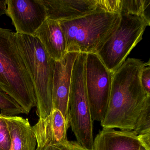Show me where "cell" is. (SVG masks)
Instances as JSON below:
<instances>
[{
  "instance_id": "obj_1",
  "label": "cell",
  "mask_w": 150,
  "mask_h": 150,
  "mask_svg": "<svg viewBox=\"0 0 150 150\" xmlns=\"http://www.w3.org/2000/svg\"><path fill=\"white\" fill-rule=\"evenodd\" d=\"M144 63L128 58L112 75L109 101L101 122L103 129H134L148 96L141 86L140 75Z\"/></svg>"
},
{
  "instance_id": "obj_2",
  "label": "cell",
  "mask_w": 150,
  "mask_h": 150,
  "mask_svg": "<svg viewBox=\"0 0 150 150\" xmlns=\"http://www.w3.org/2000/svg\"><path fill=\"white\" fill-rule=\"evenodd\" d=\"M0 88L28 114L37 107L34 85L16 41L15 32L0 28Z\"/></svg>"
},
{
  "instance_id": "obj_3",
  "label": "cell",
  "mask_w": 150,
  "mask_h": 150,
  "mask_svg": "<svg viewBox=\"0 0 150 150\" xmlns=\"http://www.w3.org/2000/svg\"><path fill=\"white\" fill-rule=\"evenodd\" d=\"M16 41L34 85L39 119L48 117L52 110V83L56 61L34 36L15 33Z\"/></svg>"
},
{
  "instance_id": "obj_4",
  "label": "cell",
  "mask_w": 150,
  "mask_h": 150,
  "mask_svg": "<svg viewBox=\"0 0 150 150\" xmlns=\"http://www.w3.org/2000/svg\"><path fill=\"white\" fill-rule=\"evenodd\" d=\"M119 13L99 9L87 15L59 21L66 40L67 52L97 53L118 25Z\"/></svg>"
},
{
  "instance_id": "obj_5",
  "label": "cell",
  "mask_w": 150,
  "mask_h": 150,
  "mask_svg": "<svg viewBox=\"0 0 150 150\" xmlns=\"http://www.w3.org/2000/svg\"><path fill=\"white\" fill-rule=\"evenodd\" d=\"M119 23L96 54L108 70L114 73L142 39L150 21L140 16L120 13Z\"/></svg>"
},
{
  "instance_id": "obj_6",
  "label": "cell",
  "mask_w": 150,
  "mask_h": 150,
  "mask_svg": "<svg viewBox=\"0 0 150 150\" xmlns=\"http://www.w3.org/2000/svg\"><path fill=\"white\" fill-rule=\"evenodd\" d=\"M86 53H79L73 68L69 100L70 125L77 142L93 150V120L86 88Z\"/></svg>"
},
{
  "instance_id": "obj_7",
  "label": "cell",
  "mask_w": 150,
  "mask_h": 150,
  "mask_svg": "<svg viewBox=\"0 0 150 150\" xmlns=\"http://www.w3.org/2000/svg\"><path fill=\"white\" fill-rule=\"evenodd\" d=\"M113 74L96 53L87 54L86 88L93 120L101 122L104 117L109 101Z\"/></svg>"
},
{
  "instance_id": "obj_8",
  "label": "cell",
  "mask_w": 150,
  "mask_h": 150,
  "mask_svg": "<svg viewBox=\"0 0 150 150\" xmlns=\"http://www.w3.org/2000/svg\"><path fill=\"white\" fill-rule=\"evenodd\" d=\"M16 33L34 36L47 18L42 0H7L6 13Z\"/></svg>"
},
{
  "instance_id": "obj_9",
  "label": "cell",
  "mask_w": 150,
  "mask_h": 150,
  "mask_svg": "<svg viewBox=\"0 0 150 150\" xmlns=\"http://www.w3.org/2000/svg\"><path fill=\"white\" fill-rule=\"evenodd\" d=\"M79 53L68 52L63 59L56 61L54 69L52 93V109L59 110L69 124V100L72 72Z\"/></svg>"
},
{
  "instance_id": "obj_10",
  "label": "cell",
  "mask_w": 150,
  "mask_h": 150,
  "mask_svg": "<svg viewBox=\"0 0 150 150\" xmlns=\"http://www.w3.org/2000/svg\"><path fill=\"white\" fill-rule=\"evenodd\" d=\"M46 8L47 18L69 21L92 13L99 9L96 0H42Z\"/></svg>"
},
{
  "instance_id": "obj_11",
  "label": "cell",
  "mask_w": 150,
  "mask_h": 150,
  "mask_svg": "<svg viewBox=\"0 0 150 150\" xmlns=\"http://www.w3.org/2000/svg\"><path fill=\"white\" fill-rule=\"evenodd\" d=\"M70 125L59 110L52 109L48 117L39 119L32 126L36 138L37 146H43L50 143L67 141V132Z\"/></svg>"
},
{
  "instance_id": "obj_12",
  "label": "cell",
  "mask_w": 150,
  "mask_h": 150,
  "mask_svg": "<svg viewBox=\"0 0 150 150\" xmlns=\"http://www.w3.org/2000/svg\"><path fill=\"white\" fill-rule=\"evenodd\" d=\"M34 37L40 41L48 54L55 61L62 60L67 54L66 40L59 22L47 18Z\"/></svg>"
},
{
  "instance_id": "obj_13",
  "label": "cell",
  "mask_w": 150,
  "mask_h": 150,
  "mask_svg": "<svg viewBox=\"0 0 150 150\" xmlns=\"http://www.w3.org/2000/svg\"><path fill=\"white\" fill-rule=\"evenodd\" d=\"M140 146L134 131L103 129L93 140V150H139Z\"/></svg>"
},
{
  "instance_id": "obj_14",
  "label": "cell",
  "mask_w": 150,
  "mask_h": 150,
  "mask_svg": "<svg viewBox=\"0 0 150 150\" xmlns=\"http://www.w3.org/2000/svg\"><path fill=\"white\" fill-rule=\"evenodd\" d=\"M6 118L11 136L10 150H36V138L28 119L17 116Z\"/></svg>"
},
{
  "instance_id": "obj_15",
  "label": "cell",
  "mask_w": 150,
  "mask_h": 150,
  "mask_svg": "<svg viewBox=\"0 0 150 150\" xmlns=\"http://www.w3.org/2000/svg\"><path fill=\"white\" fill-rule=\"evenodd\" d=\"M150 1L121 0L120 13L140 16L150 21Z\"/></svg>"
},
{
  "instance_id": "obj_16",
  "label": "cell",
  "mask_w": 150,
  "mask_h": 150,
  "mask_svg": "<svg viewBox=\"0 0 150 150\" xmlns=\"http://www.w3.org/2000/svg\"><path fill=\"white\" fill-rule=\"evenodd\" d=\"M133 131L137 135L150 132V96L146 99Z\"/></svg>"
},
{
  "instance_id": "obj_17",
  "label": "cell",
  "mask_w": 150,
  "mask_h": 150,
  "mask_svg": "<svg viewBox=\"0 0 150 150\" xmlns=\"http://www.w3.org/2000/svg\"><path fill=\"white\" fill-rule=\"evenodd\" d=\"M0 110L1 115L12 116L24 114L22 108L11 96L0 88Z\"/></svg>"
},
{
  "instance_id": "obj_18",
  "label": "cell",
  "mask_w": 150,
  "mask_h": 150,
  "mask_svg": "<svg viewBox=\"0 0 150 150\" xmlns=\"http://www.w3.org/2000/svg\"><path fill=\"white\" fill-rule=\"evenodd\" d=\"M36 150H88L81 146L77 142L65 141L50 143L43 146H37Z\"/></svg>"
},
{
  "instance_id": "obj_19",
  "label": "cell",
  "mask_w": 150,
  "mask_h": 150,
  "mask_svg": "<svg viewBox=\"0 0 150 150\" xmlns=\"http://www.w3.org/2000/svg\"><path fill=\"white\" fill-rule=\"evenodd\" d=\"M11 139L6 116L0 114V150H10Z\"/></svg>"
},
{
  "instance_id": "obj_20",
  "label": "cell",
  "mask_w": 150,
  "mask_h": 150,
  "mask_svg": "<svg viewBox=\"0 0 150 150\" xmlns=\"http://www.w3.org/2000/svg\"><path fill=\"white\" fill-rule=\"evenodd\" d=\"M99 8L108 13H120L121 0H96Z\"/></svg>"
},
{
  "instance_id": "obj_21",
  "label": "cell",
  "mask_w": 150,
  "mask_h": 150,
  "mask_svg": "<svg viewBox=\"0 0 150 150\" xmlns=\"http://www.w3.org/2000/svg\"><path fill=\"white\" fill-rule=\"evenodd\" d=\"M141 86L146 94L150 95V62L144 63L140 75Z\"/></svg>"
},
{
  "instance_id": "obj_22",
  "label": "cell",
  "mask_w": 150,
  "mask_h": 150,
  "mask_svg": "<svg viewBox=\"0 0 150 150\" xmlns=\"http://www.w3.org/2000/svg\"><path fill=\"white\" fill-rule=\"evenodd\" d=\"M141 145L146 150H150V132L146 134L137 135Z\"/></svg>"
},
{
  "instance_id": "obj_23",
  "label": "cell",
  "mask_w": 150,
  "mask_h": 150,
  "mask_svg": "<svg viewBox=\"0 0 150 150\" xmlns=\"http://www.w3.org/2000/svg\"><path fill=\"white\" fill-rule=\"evenodd\" d=\"M3 1H0V4L2 3ZM6 8H1L0 9V16L2 15L6 14Z\"/></svg>"
},
{
  "instance_id": "obj_24",
  "label": "cell",
  "mask_w": 150,
  "mask_h": 150,
  "mask_svg": "<svg viewBox=\"0 0 150 150\" xmlns=\"http://www.w3.org/2000/svg\"><path fill=\"white\" fill-rule=\"evenodd\" d=\"M139 150H146V149H145V148H144V146H142V145H141V146H140V149H139Z\"/></svg>"
}]
</instances>
